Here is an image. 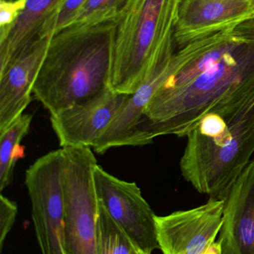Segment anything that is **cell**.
Segmentation results:
<instances>
[{
	"mask_svg": "<svg viewBox=\"0 0 254 254\" xmlns=\"http://www.w3.org/2000/svg\"><path fill=\"white\" fill-rule=\"evenodd\" d=\"M169 68L133 146L150 144L159 136L186 137L207 113L254 86V20L189 43L174 54Z\"/></svg>",
	"mask_w": 254,
	"mask_h": 254,
	"instance_id": "6da1fadb",
	"label": "cell"
},
{
	"mask_svg": "<svg viewBox=\"0 0 254 254\" xmlns=\"http://www.w3.org/2000/svg\"><path fill=\"white\" fill-rule=\"evenodd\" d=\"M186 137L183 179L200 193L225 201L254 158V86L207 113Z\"/></svg>",
	"mask_w": 254,
	"mask_h": 254,
	"instance_id": "7a4b0ae2",
	"label": "cell"
},
{
	"mask_svg": "<svg viewBox=\"0 0 254 254\" xmlns=\"http://www.w3.org/2000/svg\"><path fill=\"white\" fill-rule=\"evenodd\" d=\"M116 18L71 25L52 37L33 89L50 115L112 87Z\"/></svg>",
	"mask_w": 254,
	"mask_h": 254,
	"instance_id": "3957f363",
	"label": "cell"
},
{
	"mask_svg": "<svg viewBox=\"0 0 254 254\" xmlns=\"http://www.w3.org/2000/svg\"><path fill=\"white\" fill-rule=\"evenodd\" d=\"M183 0H125L116 18L111 86L134 94L149 73L178 50L175 29Z\"/></svg>",
	"mask_w": 254,
	"mask_h": 254,
	"instance_id": "277c9868",
	"label": "cell"
},
{
	"mask_svg": "<svg viewBox=\"0 0 254 254\" xmlns=\"http://www.w3.org/2000/svg\"><path fill=\"white\" fill-rule=\"evenodd\" d=\"M64 254H97L98 199L91 147H64Z\"/></svg>",
	"mask_w": 254,
	"mask_h": 254,
	"instance_id": "5b68a950",
	"label": "cell"
},
{
	"mask_svg": "<svg viewBox=\"0 0 254 254\" xmlns=\"http://www.w3.org/2000/svg\"><path fill=\"white\" fill-rule=\"evenodd\" d=\"M62 148L40 157L25 173L31 216L41 254H64Z\"/></svg>",
	"mask_w": 254,
	"mask_h": 254,
	"instance_id": "8992f818",
	"label": "cell"
},
{
	"mask_svg": "<svg viewBox=\"0 0 254 254\" xmlns=\"http://www.w3.org/2000/svg\"><path fill=\"white\" fill-rule=\"evenodd\" d=\"M93 176L98 200L137 248L148 254L159 249L156 215L137 184L117 179L98 164Z\"/></svg>",
	"mask_w": 254,
	"mask_h": 254,
	"instance_id": "52a82bcc",
	"label": "cell"
},
{
	"mask_svg": "<svg viewBox=\"0 0 254 254\" xmlns=\"http://www.w3.org/2000/svg\"><path fill=\"white\" fill-rule=\"evenodd\" d=\"M224 206L225 201L210 198L195 208L156 216L157 236L163 254H204L220 232Z\"/></svg>",
	"mask_w": 254,
	"mask_h": 254,
	"instance_id": "ba28073f",
	"label": "cell"
},
{
	"mask_svg": "<svg viewBox=\"0 0 254 254\" xmlns=\"http://www.w3.org/2000/svg\"><path fill=\"white\" fill-rule=\"evenodd\" d=\"M129 95L108 87L90 99L50 115L52 128L61 148H92Z\"/></svg>",
	"mask_w": 254,
	"mask_h": 254,
	"instance_id": "9c48e42d",
	"label": "cell"
},
{
	"mask_svg": "<svg viewBox=\"0 0 254 254\" xmlns=\"http://www.w3.org/2000/svg\"><path fill=\"white\" fill-rule=\"evenodd\" d=\"M254 20V0H183L175 29L177 49Z\"/></svg>",
	"mask_w": 254,
	"mask_h": 254,
	"instance_id": "30bf717a",
	"label": "cell"
},
{
	"mask_svg": "<svg viewBox=\"0 0 254 254\" xmlns=\"http://www.w3.org/2000/svg\"><path fill=\"white\" fill-rule=\"evenodd\" d=\"M52 38L37 37L0 75V133L23 114L31 103L34 83Z\"/></svg>",
	"mask_w": 254,
	"mask_h": 254,
	"instance_id": "8fae6325",
	"label": "cell"
},
{
	"mask_svg": "<svg viewBox=\"0 0 254 254\" xmlns=\"http://www.w3.org/2000/svg\"><path fill=\"white\" fill-rule=\"evenodd\" d=\"M222 254H254V158L225 200Z\"/></svg>",
	"mask_w": 254,
	"mask_h": 254,
	"instance_id": "7c38bea8",
	"label": "cell"
},
{
	"mask_svg": "<svg viewBox=\"0 0 254 254\" xmlns=\"http://www.w3.org/2000/svg\"><path fill=\"white\" fill-rule=\"evenodd\" d=\"M62 0H25L22 13L4 40L0 41V75L35 39L45 21Z\"/></svg>",
	"mask_w": 254,
	"mask_h": 254,
	"instance_id": "4fadbf2b",
	"label": "cell"
},
{
	"mask_svg": "<svg viewBox=\"0 0 254 254\" xmlns=\"http://www.w3.org/2000/svg\"><path fill=\"white\" fill-rule=\"evenodd\" d=\"M32 116L21 115L4 131L0 133V190L9 186L21 140L29 131Z\"/></svg>",
	"mask_w": 254,
	"mask_h": 254,
	"instance_id": "5bb4252c",
	"label": "cell"
},
{
	"mask_svg": "<svg viewBox=\"0 0 254 254\" xmlns=\"http://www.w3.org/2000/svg\"><path fill=\"white\" fill-rule=\"evenodd\" d=\"M140 251L98 200L97 254H137Z\"/></svg>",
	"mask_w": 254,
	"mask_h": 254,
	"instance_id": "9a60e30c",
	"label": "cell"
},
{
	"mask_svg": "<svg viewBox=\"0 0 254 254\" xmlns=\"http://www.w3.org/2000/svg\"><path fill=\"white\" fill-rule=\"evenodd\" d=\"M125 1V0H86L65 28L86 22L116 18Z\"/></svg>",
	"mask_w": 254,
	"mask_h": 254,
	"instance_id": "2e32d148",
	"label": "cell"
},
{
	"mask_svg": "<svg viewBox=\"0 0 254 254\" xmlns=\"http://www.w3.org/2000/svg\"><path fill=\"white\" fill-rule=\"evenodd\" d=\"M86 0H62L53 13L47 18L38 34V37H49L64 29L77 14Z\"/></svg>",
	"mask_w": 254,
	"mask_h": 254,
	"instance_id": "e0dca14e",
	"label": "cell"
},
{
	"mask_svg": "<svg viewBox=\"0 0 254 254\" xmlns=\"http://www.w3.org/2000/svg\"><path fill=\"white\" fill-rule=\"evenodd\" d=\"M25 5V0H0V41L4 40Z\"/></svg>",
	"mask_w": 254,
	"mask_h": 254,
	"instance_id": "ac0fdd59",
	"label": "cell"
},
{
	"mask_svg": "<svg viewBox=\"0 0 254 254\" xmlns=\"http://www.w3.org/2000/svg\"><path fill=\"white\" fill-rule=\"evenodd\" d=\"M18 207L3 195L0 196V250H2L6 237L10 233L17 215Z\"/></svg>",
	"mask_w": 254,
	"mask_h": 254,
	"instance_id": "d6986e66",
	"label": "cell"
},
{
	"mask_svg": "<svg viewBox=\"0 0 254 254\" xmlns=\"http://www.w3.org/2000/svg\"><path fill=\"white\" fill-rule=\"evenodd\" d=\"M203 254H222V246L219 241L214 242Z\"/></svg>",
	"mask_w": 254,
	"mask_h": 254,
	"instance_id": "ffe728a7",
	"label": "cell"
},
{
	"mask_svg": "<svg viewBox=\"0 0 254 254\" xmlns=\"http://www.w3.org/2000/svg\"><path fill=\"white\" fill-rule=\"evenodd\" d=\"M137 254H148L145 253V252H142V251H140V252H139V253Z\"/></svg>",
	"mask_w": 254,
	"mask_h": 254,
	"instance_id": "44dd1931",
	"label": "cell"
}]
</instances>
